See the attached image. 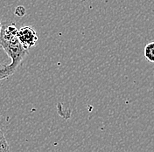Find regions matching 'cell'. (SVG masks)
Here are the masks:
<instances>
[{
	"label": "cell",
	"instance_id": "6da1fadb",
	"mask_svg": "<svg viewBox=\"0 0 154 152\" xmlns=\"http://www.w3.org/2000/svg\"><path fill=\"white\" fill-rule=\"evenodd\" d=\"M18 28L12 22L2 23L0 32V48H3L11 59L9 64L15 71L26 55V51L18 38Z\"/></svg>",
	"mask_w": 154,
	"mask_h": 152
},
{
	"label": "cell",
	"instance_id": "7a4b0ae2",
	"mask_svg": "<svg viewBox=\"0 0 154 152\" xmlns=\"http://www.w3.org/2000/svg\"><path fill=\"white\" fill-rule=\"evenodd\" d=\"M18 38L20 44L26 50L36 46L38 35L32 26H24L18 31Z\"/></svg>",
	"mask_w": 154,
	"mask_h": 152
},
{
	"label": "cell",
	"instance_id": "3957f363",
	"mask_svg": "<svg viewBox=\"0 0 154 152\" xmlns=\"http://www.w3.org/2000/svg\"><path fill=\"white\" fill-rule=\"evenodd\" d=\"M144 56L147 61L154 63V41L148 43L144 47Z\"/></svg>",
	"mask_w": 154,
	"mask_h": 152
},
{
	"label": "cell",
	"instance_id": "277c9868",
	"mask_svg": "<svg viewBox=\"0 0 154 152\" xmlns=\"http://www.w3.org/2000/svg\"><path fill=\"white\" fill-rule=\"evenodd\" d=\"M15 73V71L10 67V65L0 64V81L9 78Z\"/></svg>",
	"mask_w": 154,
	"mask_h": 152
},
{
	"label": "cell",
	"instance_id": "5b68a950",
	"mask_svg": "<svg viewBox=\"0 0 154 152\" xmlns=\"http://www.w3.org/2000/svg\"><path fill=\"white\" fill-rule=\"evenodd\" d=\"M0 152H10L9 143L1 129H0Z\"/></svg>",
	"mask_w": 154,
	"mask_h": 152
},
{
	"label": "cell",
	"instance_id": "8992f818",
	"mask_svg": "<svg viewBox=\"0 0 154 152\" xmlns=\"http://www.w3.org/2000/svg\"><path fill=\"white\" fill-rule=\"evenodd\" d=\"M26 11V8L24 6H18L16 10H15V14L18 16V17H23L25 16Z\"/></svg>",
	"mask_w": 154,
	"mask_h": 152
},
{
	"label": "cell",
	"instance_id": "52a82bcc",
	"mask_svg": "<svg viewBox=\"0 0 154 152\" xmlns=\"http://www.w3.org/2000/svg\"><path fill=\"white\" fill-rule=\"evenodd\" d=\"M1 29H2V22L0 21V32H1Z\"/></svg>",
	"mask_w": 154,
	"mask_h": 152
}]
</instances>
